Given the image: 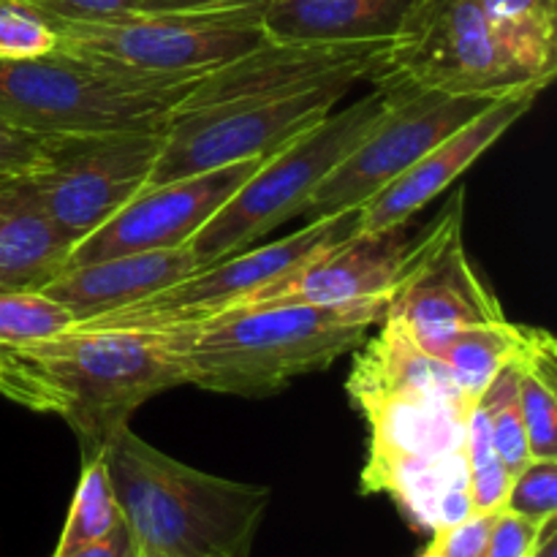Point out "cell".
<instances>
[{
    "label": "cell",
    "instance_id": "5b68a950",
    "mask_svg": "<svg viewBox=\"0 0 557 557\" xmlns=\"http://www.w3.org/2000/svg\"><path fill=\"white\" fill-rule=\"evenodd\" d=\"M386 103L389 92L373 85V90L357 103L330 112L313 128L264 158L237 194L188 243L199 270L253 248L272 228L297 218L321 180L375 128Z\"/></svg>",
    "mask_w": 557,
    "mask_h": 557
},
{
    "label": "cell",
    "instance_id": "8992f818",
    "mask_svg": "<svg viewBox=\"0 0 557 557\" xmlns=\"http://www.w3.org/2000/svg\"><path fill=\"white\" fill-rule=\"evenodd\" d=\"M267 0L218 9L131 11L101 22H65L58 47L147 76H205L264 44Z\"/></svg>",
    "mask_w": 557,
    "mask_h": 557
},
{
    "label": "cell",
    "instance_id": "4dcf8cb0",
    "mask_svg": "<svg viewBox=\"0 0 557 557\" xmlns=\"http://www.w3.org/2000/svg\"><path fill=\"white\" fill-rule=\"evenodd\" d=\"M47 134H36L0 117V183L30 177L47 156Z\"/></svg>",
    "mask_w": 557,
    "mask_h": 557
},
{
    "label": "cell",
    "instance_id": "30bf717a",
    "mask_svg": "<svg viewBox=\"0 0 557 557\" xmlns=\"http://www.w3.org/2000/svg\"><path fill=\"white\" fill-rule=\"evenodd\" d=\"M163 128L52 134L30 183L44 210L71 243L107 223L150 180Z\"/></svg>",
    "mask_w": 557,
    "mask_h": 557
},
{
    "label": "cell",
    "instance_id": "484cf974",
    "mask_svg": "<svg viewBox=\"0 0 557 557\" xmlns=\"http://www.w3.org/2000/svg\"><path fill=\"white\" fill-rule=\"evenodd\" d=\"M520 357L511 359L509 364H504V368L495 373V379L490 381L484 395L479 397L484 406V413H487L495 451H498L500 462H504V468L509 471V476H515V473L531 460V451H528V438H525V424H522V413H520V400H517Z\"/></svg>",
    "mask_w": 557,
    "mask_h": 557
},
{
    "label": "cell",
    "instance_id": "52a82bcc",
    "mask_svg": "<svg viewBox=\"0 0 557 557\" xmlns=\"http://www.w3.org/2000/svg\"><path fill=\"white\" fill-rule=\"evenodd\" d=\"M359 218H362V207L343 212V215L324 218V221L305 223L297 234H288L275 243L253 245V248H245L221 261H212L185 281L174 283L141 302L96 315L90 321H79L74 324V330L169 332L210 321L234 310L259 288L286 277L305 261L330 250L348 234L359 232Z\"/></svg>",
    "mask_w": 557,
    "mask_h": 557
},
{
    "label": "cell",
    "instance_id": "2e32d148",
    "mask_svg": "<svg viewBox=\"0 0 557 557\" xmlns=\"http://www.w3.org/2000/svg\"><path fill=\"white\" fill-rule=\"evenodd\" d=\"M542 90L544 87L528 85L520 90L504 92L493 103H487L476 117L468 120L444 141H438L411 169H406L400 177L379 190L362 207L359 232H384V228L411 221L435 196L449 190V185L466 169H471L511 125L520 123L531 112Z\"/></svg>",
    "mask_w": 557,
    "mask_h": 557
},
{
    "label": "cell",
    "instance_id": "7a4b0ae2",
    "mask_svg": "<svg viewBox=\"0 0 557 557\" xmlns=\"http://www.w3.org/2000/svg\"><path fill=\"white\" fill-rule=\"evenodd\" d=\"M98 455L136 557H250L270 487L185 466L128 424Z\"/></svg>",
    "mask_w": 557,
    "mask_h": 557
},
{
    "label": "cell",
    "instance_id": "44dd1931",
    "mask_svg": "<svg viewBox=\"0 0 557 557\" xmlns=\"http://www.w3.org/2000/svg\"><path fill=\"white\" fill-rule=\"evenodd\" d=\"M381 321L384 326L379 337L368 343L348 375V395L354 406L362 408L384 397H449V400L468 397L451 370L438 357L424 351L403 330V324L384 315Z\"/></svg>",
    "mask_w": 557,
    "mask_h": 557
},
{
    "label": "cell",
    "instance_id": "cb8c5ba5",
    "mask_svg": "<svg viewBox=\"0 0 557 557\" xmlns=\"http://www.w3.org/2000/svg\"><path fill=\"white\" fill-rule=\"evenodd\" d=\"M517 400L531 457L557 460V343L547 330L528 332Z\"/></svg>",
    "mask_w": 557,
    "mask_h": 557
},
{
    "label": "cell",
    "instance_id": "836d02e7",
    "mask_svg": "<svg viewBox=\"0 0 557 557\" xmlns=\"http://www.w3.org/2000/svg\"><path fill=\"white\" fill-rule=\"evenodd\" d=\"M547 522H533L528 517L500 509L495 515L484 557H528L539 544V539H542Z\"/></svg>",
    "mask_w": 557,
    "mask_h": 557
},
{
    "label": "cell",
    "instance_id": "d6a6232c",
    "mask_svg": "<svg viewBox=\"0 0 557 557\" xmlns=\"http://www.w3.org/2000/svg\"><path fill=\"white\" fill-rule=\"evenodd\" d=\"M30 5L41 16H47L52 25H65V22H101L114 20V16L139 11L136 0H20Z\"/></svg>",
    "mask_w": 557,
    "mask_h": 557
},
{
    "label": "cell",
    "instance_id": "1f68e13d",
    "mask_svg": "<svg viewBox=\"0 0 557 557\" xmlns=\"http://www.w3.org/2000/svg\"><path fill=\"white\" fill-rule=\"evenodd\" d=\"M498 511H473L460 525L433 533V542L422 557H484Z\"/></svg>",
    "mask_w": 557,
    "mask_h": 557
},
{
    "label": "cell",
    "instance_id": "7c38bea8",
    "mask_svg": "<svg viewBox=\"0 0 557 557\" xmlns=\"http://www.w3.org/2000/svg\"><path fill=\"white\" fill-rule=\"evenodd\" d=\"M462 201L466 194L455 190L441 215L424 226L417 259L386 299L384 319L403 324L424 351L462 326L506 319L462 245Z\"/></svg>",
    "mask_w": 557,
    "mask_h": 557
},
{
    "label": "cell",
    "instance_id": "9a60e30c",
    "mask_svg": "<svg viewBox=\"0 0 557 557\" xmlns=\"http://www.w3.org/2000/svg\"><path fill=\"white\" fill-rule=\"evenodd\" d=\"M411 221L384 232H354L281 281L259 288L234 310L267 305H368L384 302L422 248ZM228 310V313H234Z\"/></svg>",
    "mask_w": 557,
    "mask_h": 557
},
{
    "label": "cell",
    "instance_id": "d6986e66",
    "mask_svg": "<svg viewBox=\"0 0 557 557\" xmlns=\"http://www.w3.org/2000/svg\"><path fill=\"white\" fill-rule=\"evenodd\" d=\"M71 250L30 180L0 183V292H41L63 275Z\"/></svg>",
    "mask_w": 557,
    "mask_h": 557
},
{
    "label": "cell",
    "instance_id": "9c48e42d",
    "mask_svg": "<svg viewBox=\"0 0 557 557\" xmlns=\"http://www.w3.org/2000/svg\"><path fill=\"white\" fill-rule=\"evenodd\" d=\"M351 87L348 82H330L283 98L177 109L163 123L161 150L147 185L212 172L248 158H270L321 123Z\"/></svg>",
    "mask_w": 557,
    "mask_h": 557
},
{
    "label": "cell",
    "instance_id": "8fae6325",
    "mask_svg": "<svg viewBox=\"0 0 557 557\" xmlns=\"http://www.w3.org/2000/svg\"><path fill=\"white\" fill-rule=\"evenodd\" d=\"M379 76L424 90L487 98L533 85L504 58L476 0H419L373 79Z\"/></svg>",
    "mask_w": 557,
    "mask_h": 557
},
{
    "label": "cell",
    "instance_id": "5bb4252c",
    "mask_svg": "<svg viewBox=\"0 0 557 557\" xmlns=\"http://www.w3.org/2000/svg\"><path fill=\"white\" fill-rule=\"evenodd\" d=\"M392 41L357 44H277L264 41L243 58L212 69L196 82L177 109L218 107L234 101L283 98L310 87L373 79ZM174 109V112H177Z\"/></svg>",
    "mask_w": 557,
    "mask_h": 557
},
{
    "label": "cell",
    "instance_id": "4fadbf2b",
    "mask_svg": "<svg viewBox=\"0 0 557 557\" xmlns=\"http://www.w3.org/2000/svg\"><path fill=\"white\" fill-rule=\"evenodd\" d=\"M261 163L264 158H248L212 172L145 185L107 223L74 245L65 270L109 256L188 245Z\"/></svg>",
    "mask_w": 557,
    "mask_h": 557
},
{
    "label": "cell",
    "instance_id": "e0dca14e",
    "mask_svg": "<svg viewBox=\"0 0 557 557\" xmlns=\"http://www.w3.org/2000/svg\"><path fill=\"white\" fill-rule=\"evenodd\" d=\"M473 406L476 400L468 397H384L359 408L370 424L364 493H375L400 468L444 460L466 449V422Z\"/></svg>",
    "mask_w": 557,
    "mask_h": 557
},
{
    "label": "cell",
    "instance_id": "d4e9b609",
    "mask_svg": "<svg viewBox=\"0 0 557 557\" xmlns=\"http://www.w3.org/2000/svg\"><path fill=\"white\" fill-rule=\"evenodd\" d=\"M120 509L114 500L112 482H109L107 466L101 455H90L82 462L79 482H76L74 500H71L69 520H65L63 533L58 539L52 557L69 555L85 544L101 542L103 536L120 525Z\"/></svg>",
    "mask_w": 557,
    "mask_h": 557
},
{
    "label": "cell",
    "instance_id": "6da1fadb",
    "mask_svg": "<svg viewBox=\"0 0 557 557\" xmlns=\"http://www.w3.org/2000/svg\"><path fill=\"white\" fill-rule=\"evenodd\" d=\"M174 386H185L183 364L156 332L71 326L30 346H0V395L63 419L85 457Z\"/></svg>",
    "mask_w": 557,
    "mask_h": 557
},
{
    "label": "cell",
    "instance_id": "ffe728a7",
    "mask_svg": "<svg viewBox=\"0 0 557 557\" xmlns=\"http://www.w3.org/2000/svg\"><path fill=\"white\" fill-rule=\"evenodd\" d=\"M419 0H267L261 27L277 44L392 41Z\"/></svg>",
    "mask_w": 557,
    "mask_h": 557
},
{
    "label": "cell",
    "instance_id": "83f0119b",
    "mask_svg": "<svg viewBox=\"0 0 557 557\" xmlns=\"http://www.w3.org/2000/svg\"><path fill=\"white\" fill-rule=\"evenodd\" d=\"M466 462L468 487H471L473 511H498L509 490V471L495 451L487 413L482 400L471 408L466 422Z\"/></svg>",
    "mask_w": 557,
    "mask_h": 557
},
{
    "label": "cell",
    "instance_id": "ba28073f",
    "mask_svg": "<svg viewBox=\"0 0 557 557\" xmlns=\"http://www.w3.org/2000/svg\"><path fill=\"white\" fill-rule=\"evenodd\" d=\"M373 85L389 92V103L375 128L321 180L319 188L305 201L299 210L305 223L364 207L392 180L411 169L424 152L433 150L438 141L462 128L498 98L451 96L406 85L389 76H379Z\"/></svg>",
    "mask_w": 557,
    "mask_h": 557
},
{
    "label": "cell",
    "instance_id": "4316f807",
    "mask_svg": "<svg viewBox=\"0 0 557 557\" xmlns=\"http://www.w3.org/2000/svg\"><path fill=\"white\" fill-rule=\"evenodd\" d=\"M71 326L74 315L44 292H0V346H30Z\"/></svg>",
    "mask_w": 557,
    "mask_h": 557
},
{
    "label": "cell",
    "instance_id": "ac0fdd59",
    "mask_svg": "<svg viewBox=\"0 0 557 557\" xmlns=\"http://www.w3.org/2000/svg\"><path fill=\"white\" fill-rule=\"evenodd\" d=\"M199 270L190 245L163 250H139V253L109 256L65 270L52 283L41 288L47 297L58 299L74 324L90 321L96 315L112 313L117 308L141 302L174 283L185 281Z\"/></svg>",
    "mask_w": 557,
    "mask_h": 557
},
{
    "label": "cell",
    "instance_id": "f1b7e54d",
    "mask_svg": "<svg viewBox=\"0 0 557 557\" xmlns=\"http://www.w3.org/2000/svg\"><path fill=\"white\" fill-rule=\"evenodd\" d=\"M58 27L20 0H0V60H30L58 49Z\"/></svg>",
    "mask_w": 557,
    "mask_h": 557
},
{
    "label": "cell",
    "instance_id": "e575fe53",
    "mask_svg": "<svg viewBox=\"0 0 557 557\" xmlns=\"http://www.w3.org/2000/svg\"><path fill=\"white\" fill-rule=\"evenodd\" d=\"M60 557H136V553H134V542H131L128 528H125L123 520H120V525L114 528L109 536H103L101 542L85 544V547Z\"/></svg>",
    "mask_w": 557,
    "mask_h": 557
},
{
    "label": "cell",
    "instance_id": "f546056e",
    "mask_svg": "<svg viewBox=\"0 0 557 557\" xmlns=\"http://www.w3.org/2000/svg\"><path fill=\"white\" fill-rule=\"evenodd\" d=\"M500 509L528 517L533 522H547L557 517V460H531L509 479Z\"/></svg>",
    "mask_w": 557,
    "mask_h": 557
},
{
    "label": "cell",
    "instance_id": "277c9868",
    "mask_svg": "<svg viewBox=\"0 0 557 557\" xmlns=\"http://www.w3.org/2000/svg\"><path fill=\"white\" fill-rule=\"evenodd\" d=\"M201 76H147L65 49L0 60V117L36 134L163 128Z\"/></svg>",
    "mask_w": 557,
    "mask_h": 557
},
{
    "label": "cell",
    "instance_id": "3957f363",
    "mask_svg": "<svg viewBox=\"0 0 557 557\" xmlns=\"http://www.w3.org/2000/svg\"><path fill=\"white\" fill-rule=\"evenodd\" d=\"M381 315L384 302L267 305L156 335H163L180 359L188 386L261 397L362 346Z\"/></svg>",
    "mask_w": 557,
    "mask_h": 557
},
{
    "label": "cell",
    "instance_id": "d590c367",
    "mask_svg": "<svg viewBox=\"0 0 557 557\" xmlns=\"http://www.w3.org/2000/svg\"><path fill=\"white\" fill-rule=\"evenodd\" d=\"M139 11H172V9H218V5L253 3V0H136Z\"/></svg>",
    "mask_w": 557,
    "mask_h": 557
},
{
    "label": "cell",
    "instance_id": "603a6c76",
    "mask_svg": "<svg viewBox=\"0 0 557 557\" xmlns=\"http://www.w3.org/2000/svg\"><path fill=\"white\" fill-rule=\"evenodd\" d=\"M528 330L531 326L511 324L506 319L462 326V330L451 332L446 341H441L430 354L451 370V375L468 397L479 400L490 381L495 379V373L511 359L520 357L528 341Z\"/></svg>",
    "mask_w": 557,
    "mask_h": 557
},
{
    "label": "cell",
    "instance_id": "7402d4cb",
    "mask_svg": "<svg viewBox=\"0 0 557 557\" xmlns=\"http://www.w3.org/2000/svg\"><path fill=\"white\" fill-rule=\"evenodd\" d=\"M511 69L547 87L557 71V0H476Z\"/></svg>",
    "mask_w": 557,
    "mask_h": 557
},
{
    "label": "cell",
    "instance_id": "8d00e7d4",
    "mask_svg": "<svg viewBox=\"0 0 557 557\" xmlns=\"http://www.w3.org/2000/svg\"><path fill=\"white\" fill-rule=\"evenodd\" d=\"M528 557H557V517L547 522L542 539H539V544Z\"/></svg>",
    "mask_w": 557,
    "mask_h": 557
}]
</instances>
